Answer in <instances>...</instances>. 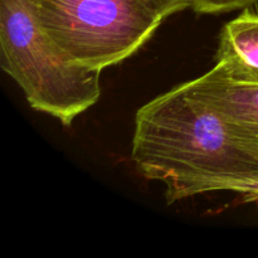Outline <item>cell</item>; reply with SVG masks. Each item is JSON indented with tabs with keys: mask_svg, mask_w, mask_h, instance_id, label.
Instances as JSON below:
<instances>
[{
	"mask_svg": "<svg viewBox=\"0 0 258 258\" xmlns=\"http://www.w3.org/2000/svg\"><path fill=\"white\" fill-rule=\"evenodd\" d=\"M131 160L165 186L168 204L212 191L258 194V151L185 82L141 106Z\"/></svg>",
	"mask_w": 258,
	"mask_h": 258,
	"instance_id": "obj_1",
	"label": "cell"
},
{
	"mask_svg": "<svg viewBox=\"0 0 258 258\" xmlns=\"http://www.w3.org/2000/svg\"><path fill=\"white\" fill-rule=\"evenodd\" d=\"M0 66L33 110L66 127L101 97V73L60 52L40 25L33 0H0Z\"/></svg>",
	"mask_w": 258,
	"mask_h": 258,
	"instance_id": "obj_2",
	"label": "cell"
},
{
	"mask_svg": "<svg viewBox=\"0 0 258 258\" xmlns=\"http://www.w3.org/2000/svg\"><path fill=\"white\" fill-rule=\"evenodd\" d=\"M33 5L60 52L100 73L133 57L166 19L153 0H33Z\"/></svg>",
	"mask_w": 258,
	"mask_h": 258,
	"instance_id": "obj_3",
	"label": "cell"
},
{
	"mask_svg": "<svg viewBox=\"0 0 258 258\" xmlns=\"http://www.w3.org/2000/svg\"><path fill=\"white\" fill-rule=\"evenodd\" d=\"M201 98L226 118L258 151V83L229 77L218 66L185 82Z\"/></svg>",
	"mask_w": 258,
	"mask_h": 258,
	"instance_id": "obj_4",
	"label": "cell"
},
{
	"mask_svg": "<svg viewBox=\"0 0 258 258\" xmlns=\"http://www.w3.org/2000/svg\"><path fill=\"white\" fill-rule=\"evenodd\" d=\"M216 64L229 77L258 83V13L244 9L224 24Z\"/></svg>",
	"mask_w": 258,
	"mask_h": 258,
	"instance_id": "obj_5",
	"label": "cell"
},
{
	"mask_svg": "<svg viewBox=\"0 0 258 258\" xmlns=\"http://www.w3.org/2000/svg\"><path fill=\"white\" fill-rule=\"evenodd\" d=\"M258 0H189V8L197 14L217 15L248 9Z\"/></svg>",
	"mask_w": 258,
	"mask_h": 258,
	"instance_id": "obj_6",
	"label": "cell"
},
{
	"mask_svg": "<svg viewBox=\"0 0 258 258\" xmlns=\"http://www.w3.org/2000/svg\"><path fill=\"white\" fill-rule=\"evenodd\" d=\"M166 18L189 8V0H153Z\"/></svg>",
	"mask_w": 258,
	"mask_h": 258,
	"instance_id": "obj_7",
	"label": "cell"
},
{
	"mask_svg": "<svg viewBox=\"0 0 258 258\" xmlns=\"http://www.w3.org/2000/svg\"><path fill=\"white\" fill-rule=\"evenodd\" d=\"M256 201H258V194H256V196H253V197H251V198H248L246 202H256Z\"/></svg>",
	"mask_w": 258,
	"mask_h": 258,
	"instance_id": "obj_8",
	"label": "cell"
}]
</instances>
